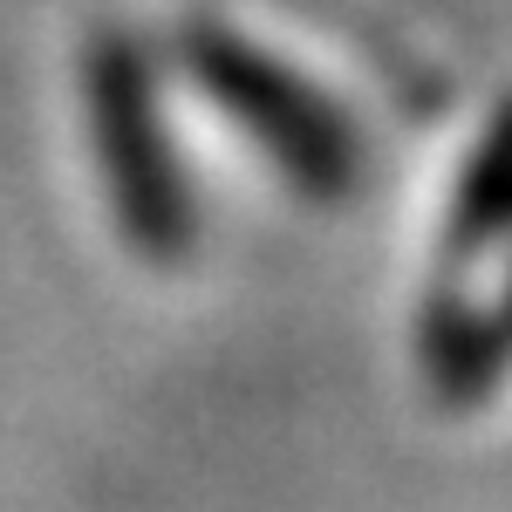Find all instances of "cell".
I'll use <instances>...</instances> for the list:
<instances>
[{
    "instance_id": "6da1fadb",
    "label": "cell",
    "mask_w": 512,
    "mask_h": 512,
    "mask_svg": "<svg viewBox=\"0 0 512 512\" xmlns=\"http://www.w3.org/2000/svg\"><path fill=\"white\" fill-rule=\"evenodd\" d=\"M192 76L219 110L246 123V137L315 198H342L355 185V130L342 123L335 103H321L294 69H280L274 55H260L239 35H192Z\"/></svg>"
},
{
    "instance_id": "7a4b0ae2",
    "label": "cell",
    "mask_w": 512,
    "mask_h": 512,
    "mask_svg": "<svg viewBox=\"0 0 512 512\" xmlns=\"http://www.w3.org/2000/svg\"><path fill=\"white\" fill-rule=\"evenodd\" d=\"M89 130H96V158H103V178H110V198H117L130 239L158 260L185 253V239H192L185 178L158 130L151 76L123 41H103L89 62Z\"/></svg>"
},
{
    "instance_id": "3957f363",
    "label": "cell",
    "mask_w": 512,
    "mask_h": 512,
    "mask_svg": "<svg viewBox=\"0 0 512 512\" xmlns=\"http://www.w3.org/2000/svg\"><path fill=\"white\" fill-rule=\"evenodd\" d=\"M512 219V110L492 123L485 151L465 171V198H458V246H478Z\"/></svg>"
}]
</instances>
